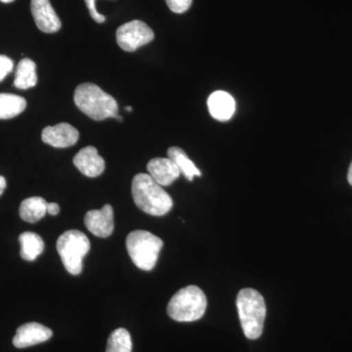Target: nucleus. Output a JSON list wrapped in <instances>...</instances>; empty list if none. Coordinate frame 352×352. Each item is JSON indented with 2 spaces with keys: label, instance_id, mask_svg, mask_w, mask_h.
<instances>
[{
  "label": "nucleus",
  "instance_id": "f3484780",
  "mask_svg": "<svg viewBox=\"0 0 352 352\" xmlns=\"http://www.w3.org/2000/svg\"><path fill=\"white\" fill-rule=\"evenodd\" d=\"M21 256L25 261H32L44 251V242L41 236L32 232L22 233L19 237Z\"/></svg>",
  "mask_w": 352,
  "mask_h": 352
},
{
  "label": "nucleus",
  "instance_id": "0eeeda50",
  "mask_svg": "<svg viewBox=\"0 0 352 352\" xmlns=\"http://www.w3.org/2000/svg\"><path fill=\"white\" fill-rule=\"evenodd\" d=\"M117 43L122 50L134 52L155 38L151 28L142 21L134 20L120 25L116 32Z\"/></svg>",
  "mask_w": 352,
  "mask_h": 352
},
{
  "label": "nucleus",
  "instance_id": "bb28decb",
  "mask_svg": "<svg viewBox=\"0 0 352 352\" xmlns=\"http://www.w3.org/2000/svg\"><path fill=\"white\" fill-rule=\"evenodd\" d=\"M132 110H133V109H132L131 106H127V107H126V112L131 113L132 112Z\"/></svg>",
  "mask_w": 352,
  "mask_h": 352
},
{
  "label": "nucleus",
  "instance_id": "393cba45",
  "mask_svg": "<svg viewBox=\"0 0 352 352\" xmlns=\"http://www.w3.org/2000/svg\"><path fill=\"white\" fill-rule=\"evenodd\" d=\"M6 179L3 177V176H0V196L3 193L4 190L6 188Z\"/></svg>",
  "mask_w": 352,
  "mask_h": 352
},
{
  "label": "nucleus",
  "instance_id": "39448f33",
  "mask_svg": "<svg viewBox=\"0 0 352 352\" xmlns=\"http://www.w3.org/2000/svg\"><path fill=\"white\" fill-rule=\"evenodd\" d=\"M163 247V240L148 231H133L126 238L127 252L132 263L141 270L150 271L155 267Z\"/></svg>",
  "mask_w": 352,
  "mask_h": 352
},
{
  "label": "nucleus",
  "instance_id": "cd10ccee",
  "mask_svg": "<svg viewBox=\"0 0 352 352\" xmlns=\"http://www.w3.org/2000/svg\"><path fill=\"white\" fill-rule=\"evenodd\" d=\"M0 1L3 2V3H10V2H13L14 0H0Z\"/></svg>",
  "mask_w": 352,
  "mask_h": 352
},
{
  "label": "nucleus",
  "instance_id": "6ab92c4d",
  "mask_svg": "<svg viewBox=\"0 0 352 352\" xmlns=\"http://www.w3.org/2000/svg\"><path fill=\"white\" fill-rule=\"evenodd\" d=\"M168 156L171 161L173 162L179 168L180 173H182L189 182H192L195 176H201V173L196 164L190 160L186 153L183 151L182 148L171 147L168 149Z\"/></svg>",
  "mask_w": 352,
  "mask_h": 352
},
{
  "label": "nucleus",
  "instance_id": "aec40b11",
  "mask_svg": "<svg viewBox=\"0 0 352 352\" xmlns=\"http://www.w3.org/2000/svg\"><path fill=\"white\" fill-rule=\"evenodd\" d=\"M106 352H132L131 333L124 328L113 331L109 337Z\"/></svg>",
  "mask_w": 352,
  "mask_h": 352
},
{
  "label": "nucleus",
  "instance_id": "7ed1b4c3",
  "mask_svg": "<svg viewBox=\"0 0 352 352\" xmlns=\"http://www.w3.org/2000/svg\"><path fill=\"white\" fill-rule=\"evenodd\" d=\"M241 326L250 340L261 338L266 317V305L263 296L256 289H241L236 300Z\"/></svg>",
  "mask_w": 352,
  "mask_h": 352
},
{
  "label": "nucleus",
  "instance_id": "a878e982",
  "mask_svg": "<svg viewBox=\"0 0 352 352\" xmlns=\"http://www.w3.org/2000/svg\"><path fill=\"white\" fill-rule=\"evenodd\" d=\"M347 180L352 186V162L351 166H349V173H347Z\"/></svg>",
  "mask_w": 352,
  "mask_h": 352
},
{
  "label": "nucleus",
  "instance_id": "c85d7f7f",
  "mask_svg": "<svg viewBox=\"0 0 352 352\" xmlns=\"http://www.w3.org/2000/svg\"><path fill=\"white\" fill-rule=\"evenodd\" d=\"M116 120H119V122H122V116L118 115V117L116 118Z\"/></svg>",
  "mask_w": 352,
  "mask_h": 352
},
{
  "label": "nucleus",
  "instance_id": "2eb2a0df",
  "mask_svg": "<svg viewBox=\"0 0 352 352\" xmlns=\"http://www.w3.org/2000/svg\"><path fill=\"white\" fill-rule=\"evenodd\" d=\"M38 83L36 65L29 58L21 60L16 69L14 85L19 89H29Z\"/></svg>",
  "mask_w": 352,
  "mask_h": 352
},
{
  "label": "nucleus",
  "instance_id": "20e7f679",
  "mask_svg": "<svg viewBox=\"0 0 352 352\" xmlns=\"http://www.w3.org/2000/svg\"><path fill=\"white\" fill-rule=\"evenodd\" d=\"M207 305V298L199 287H185L170 298L168 314L175 321L194 322L204 316Z\"/></svg>",
  "mask_w": 352,
  "mask_h": 352
},
{
  "label": "nucleus",
  "instance_id": "423d86ee",
  "mask_svg": "<svg viewBox=\"0 0 352 352\" xmlns=\"http://www.w3.org/2000/svg\"><path fill=\"white\" fill-rule=\"evenodd\" d=\"M56 247L66 270L72 275L80 274L82 259L90 250L87 236L78 230L67 231L60 236Z\"/></svg>",
  "mask_w": 352,
  "mask_h": 352
},
{
  "label": "nucleus",
  "instance_id": "b1692460",
  "mask_svg": "<svg viewBox=\"0 0 352 352\" xmlns=\"http://www.w3.org/2000/svg\"><path fill=\"white\" fill-rule=\"evenodd\" d=\"M47 212L51 215H57L60 212L59 205L56 203H48Z\"/></svg>",
  "mask_w": 352,
  "mask_h": 352
},
{
  "label": "nucleus",
  "instance_id": "ddd939ff",
  "mask_svg": "<svg viewBox=\"0 0 352 352\" xmlns=\"http://www.w3.org/2000/svg\"><path fill=\"white\" fill-rule=\"evenodd\" d=\"M148 173L161 186H170L182 173L170 157H155L147 164Z\"/></svg>",
  "mask_w": 352,
  "mask_h": 352
},
{
  "label": "nucleus",
  "instance_id": "dca6fc26",
  "mask_svg": "<svg viewBox=\"0 0 352 352\" xmlns=\"http://www.w3.org/2000/svg\"><path fill=\"white\" fill-rule=\"evenodd\" d=\"M47 201L41 197L25 199L20 206L21 219L30 223L38 221L47 212Z\"/></svg>",
  "mask_w": 352,
  "mask_h": 352
},
{
  "label": "nucleus",
  "instance_id": "f8f14e48",
  "mask_svg": "<svg viewBox=\"0 0 352 352\" xmlns=\"http://www.w3.org/2000/svg\"><path fill=\"white\" fill-rule=\"evenodd\" d=\"M74 164L87 177H97L105 170V161L92 146L82 148L74 157Z\"/></svg>",
  "mask_w": 352,
  "mask_h": 352
},
{
  "label": "nucleus",
  "instance_id": "f03ea898",
  "mask_svg": "<svg viewBox=\"0 0 352 352\" xmlns=\"http://www.w3.org/2000/svg\"><path fill=\"white\" fill-rule=\"evenodd\" d=\"M74 100L76 107L94 120L116 119L119 112L117 101L94 83H82L76 88Z\"/></svg>",
  "mask_w": 352,
  "mask_h": 352
},
{
  "label": "nucleus",
  "instance_id": "5701e85b",
  "mask_svg": "<svg viewBox=\"0 0 352 352\" xmlns=\"http://www.w3.org/2000/svg\"><path fill=\"white\" fill-rule=\"evenodd\" d=\"M85 4H87L88 11H89L90 16H91L92 19L95 21L96 23L105 22L106 18L105 16L102 15V14L99 13L96 9V0H85Z\"/></svg>",
  "mask_w": 352,
  "mask_h": 352
},
{
  "label": "nucleus",
  "instance_id": "4468645a",
  "mask_svg": "<svg viewBox=\"0 0 352 352\" xmlns=\"http://www.w3.org/2000/svg\"><path fill=\"white\" fill-rule=\"evenodd\" d=\"M208 112L214 119L226 122L233 117L236 111V102L230 94L219 90L210 94L208 99Z\"/></svg>",
  "mask_w": 352,
  "mask_h": 352
},
{
  "label": "nucleus",
  "instance_id": "9b49d317",
  "mask_svg": "<svg viewBox=\"0 0 352 352\" xmlns=\"http://www.w3.org/2000/svg\"><path fill=\"white\" fill-rule=\"evenodd\" d=\"M52 335L53 332L50 328L32 322L18 328L15 337L13 338V344L17 349H25L46 342Z\"/></svg>",
  "mask_w": 352,
  "mask_h": 352
},
{
  "label": "nucleus",
  "instance_id": "9d476101",
  "mask_svg": "<svg viewBox=\"0 0 352 352\" xmlns=\"http://www.w3.org/2000/svg\"><path fill=\"white\" fill-rule=\"evenodd\" d=\"M80 133L78 129L67 122L43 129L41 138L46 144L54 148H68L78 142Z\"/></svg>",
  "mask_w": 352,
  "mask_h": 352
},
{
  "label": "nucleus",
  "instance_id": "6e6552de",
  "mask_svg": "<svg viewBox=\"0 0 352 352\" xmlns=\"http://www.w3.org/2000/svg\"><path fill=\"white\" fill-rule=\"evenodd\" d=\"M85 224L88 231L97 237H109L113 233L115 227L112 206L107 204L101 210L87 212L85 217Z\"/></svg>",
  "mask_w": 352,
  "mask_h": 352
},
{
  "label": "nucleus",
  "instance_id": "1a4fd4ad",
  "mask_svg": "<svg viewBox=\"0 0 352 352\" xmlns=\"http://www.w3.org/2000/svg\"><path fill=\"white\" fill-rule=\"evenodd\" d=\"M31 10L36 27L46 34H53L61 29V20L51 6L50 0H32Z\"/></svg>",
  "mask_w": 352,
  "mask_h": 352
},
{
  "label": "nucleus",
  "instance_id": "f257e3e1",
  "mask_svg": "<svg viewBox=\"0 0 352 352\" xmlns=\"http://www.w3.org/2000/svg\"><path fill=\"white\" fill-rule=\"evenodd\" d=\"M131 193L134 203L145 214L163 217L173 207V199L164 191L163 186L146 173L134 176Z\"/></svg>",
  "mask_w": 352,
  "mask_h": 352
},
{
  "label": "nucleus",
  "instance_id": "412c9836",
  "mask_svg": "<svg viewBox=\"0 0 352 352\" xmlns=\"http://www.w3.org/2000/svg\"><path fill=\"white\" fill-rule=\"evenodd\" d=\"M193 0H166L168 8L173 12L182 14L186 12L191 6Z\"/></svg>",
  "mask_w": 352,
  "mask_h": 352
},
{
  "label": "nucleus",
  "instance_id": "4be33fe9",
  "mask_svg": "<svg viewBox=\"0 0 352 352\" xmlns=\"http://www.w3.org/2000/svg\"><path fill=\"white\" fill-rule=\"evenodd\" d=\"M14 63L10 58L0 55V82L13 71Z\"/></svg>",
  "mask_w": 352,
  "mask_h": 352
},
{
  "label": "nucleus",
  "instance_id": "a211bd4d",
  "mask_svg": "<svg viewBox=\"0 0 352 352\" xmlns=\"http://www.w3.org/2000/svg\"><path fill=\"white\" fill-rule=\"evenodd\" d=\"M27 101L23 97L10 94H0V120L12 119L24 112Z\"/></svg>",
  "mask_w": 352,
  "mask_h": 352
}]
</instances>
